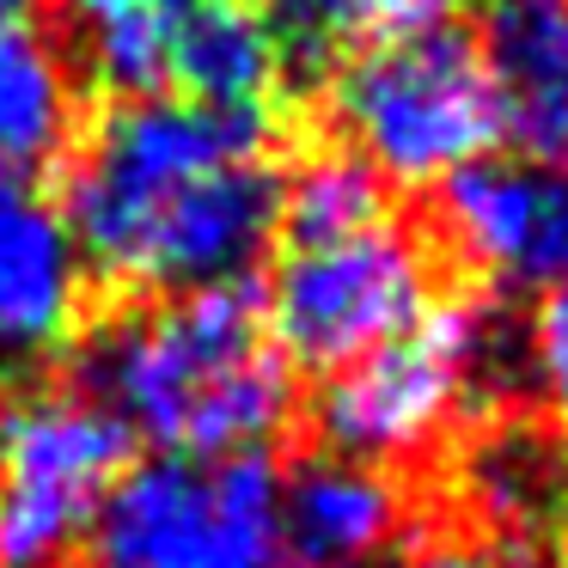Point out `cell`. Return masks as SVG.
Wrapping results in <instances>:
<instances>
[{"label":"cell","mask_w":568,"mask_h":568,"mask_svg":"<svg viewBox=\"0 0 568 568\" xmlns=\"http://www.w3.org/2000/svg\"><path fill=\"white\" fill-rule=\"evenodd\" d=\"M495 361H501L495 312L465 294H434V306L404 336H392L385 348L324 379V453H348L385 470L428 458L470 416Z\"/></svg>","instance_id":"277c9868"},{"label":"cell","mask_w":568,"mask_h":568,"mask_svg":"<svg viewBox=\"0 0 568 568\" xmlns=\"http://www.w3.org/2000/svg\"><path fill=\"white\" fill-rule=\"evenodd\" d=\"M385 214V184L343 148L306 153L294 172H282V239H336Z\"/></svg>","instance_id":"2e32d148"},{"label":"cell","mask_w":568,"mask_h":568,"mask_svg":"<svg viewBox=\"0 0 568 568\" xmlns=\"http://www.w3.org/2000/svg\"><path fill=\"white\" fill-rule=\"evenodd\" d=\"M440 239L489 287H568V165L477 160L440 190Z\"/></svg>","instance_id":"ba28073f"},{"label":"cell","mask_w":568,"mask_h":568,"mask_svg":"<svg viewBox=\"0 0 568 568\" xmlns=\"http://www.w3.org/2000/svg\"><path fill=\"white\" fill-rule=\"evenodd\" d=\"M453 0H263L275 38L300 62H324V55H348L361 43L397 38V31L446 26Z\"/></svg>","instance_id":"9a60e30c"},{"label":"cell","mask_w":568,"mask_h":568,"mask_svg":"<svg viewBox=\"0 0 568 568\" xmlns=\"http://www.w3.org/2000/svg\"><path fill=\"white\" fill-rule=\"evenodd\" d=\"M501 135L526 160L568 165V0H470Z\"/></svg>","instance_id":"8fae6325"},{"label":"cell","mask_w":568,"mask_h":568,"mask_svg":"<svg viewBox=\"0 0 568 568\" xmlns=\"http://www.w3.org/2000/svg\"><path fill=\"white\" fill-rule=\"evenodd\" d=\"M275 116L190 99H123L68 172V233L87 270L148 294L245 287L282 233Z\"/></svg>","instance_id":"6da1fadb"},{"label":"cell","mask_w":568,"mask_h":568,"mask_svg":"<svg viewBox=\"0 0 568 568\" xmlns=\"http://www.w3.org/2000/svg\"><path fill=\"white\" fill-rule=\"evenodd\" d=\"M434 306V251L404 221L355 226L336 239H300L282 245L263 294V324L287 367L343 373L361 355L404 336Z\"/></svg>","instance_id":"8992f818"},{"label":"cell","mask_w":568,"mask_h":568,"mask_svg":"<svg viewBox=\"0 0 568 568\" xmlns=\"http://www.w3.org/2000/svg\"><path fill=\"white\" fill-rule=\"evenodd\" d=\"M385 568H507L489 544H470V538H422L404 544Z\"/></svg>","instance_id":"ac0fdd59"},{"label":"cell","mask_w":568,"mask_h":568,"mask_svg":"<svg viewBox=\"0 0 568 568\" xmlns=\"http://www.w3.org/2000/svg\"><path fill=\"white\" fill-rule=\"evenodd\" d=\"M165 7H172V13H184V7H202V0H165Z\"/></svg>","instance_id":"ffe728a7"},{"label":"cell","mask_w":568,"mask_h":568,"mask_svg":"<svg viewBox=\"0 0 568 568\" xmlns=\"http://www.w3.org/2000/svg\"><path fill=\"white\" fill-rule=\"evenodd\" d=\"M74 385L153 453H270L294 422V367L245 287L116 312L80 336Z\"/></svg>","instance_id":"7a4b0ae2"},{"label":"cell","mask_w":568,"mask_h":568,"mask_svg":"<svg viewBox=\"0 0 568 568\" xmlns=\"http://www.w3.org/2000/svg\"><path fill=\"white\" fill-rule=\"evenodd\" d=\"M519 355H526L531 397H538L544 416L568 434V287L538 294V306H531V318H526V343H519Z\"/></svg>","instance_id":"e0dca14e"},{"label":"cell","mask_w":568,"mask_h":568,"mask_svg":"<svg viewBox=\"0 0 568 568\" xmlns=\"http://www.w3.org/2000/svg\"><path fill=\"white\" fill-rule=\"evenodd\" d=\"M92 544L99 568H275L282 470L270 453H153L104 495Z\"/></svg>","instance_id":"5b68a950"},{"label":"cell","mask_w":568,"mask_h":568,"mask_svg":"<svg viewBox=\"0 0 568 568\" xmlns=\"http://www.w3.org/2000/svg\"><path fill=\"white\" fill-rule=\"evenodd\" d=\"M409 489L397 470L348 453H312L282 477V556L300 568H379L409 538Z\"/></svg>","instance_id":"30bf717a"},{"label":"cell","mask_w":568,"mask_h":568,"mask_svg":"<svg viewBox=\"0 0 568 568\" xmlns=\"http://www.w3.org/2000/svg\"><path fill=\"white\" fill-rule=\"evenodd\" d=\"M26 7L31 0H0V26H7V19H26Z\"/></svg>","instance_id":"d6986e66"},{"label":"cell","mask_w":568,"mask_h":568,"mask_svg":"<svg viewBox=\"0 0 568 568\" xmlns=\"http://www.w3.org/2000/svg\"><path fill=\"white\" fill-rule=\"evenodd\" d=\"M55 13H62V31H68L62 50H74L68 62H80L111 92L148 99L165 80L172 26H178L165 0H55Z\"/></svg>","instance_id":"5bb4252c"},{"label":"cell","mask_w":568,"mask_h":568,"mask_svg":"<svg viewBox=\"0 0 568 568\" xmlns=\"http://www.w3.org/2000/svg\"><path fill=\"white\" fill-rule=\"evenodd\" d=\"M80 129V74L62 38L31 19L0 26V172L38 178L68 153Z\"/></svg>","instance_id":"4fadbf2b"},{"label":"cell","mask_w":568,"mask_h":568,"mask_svg":"<svg viewBox=\"0 0 568 568\" xmlns=\"http://www.w3.org/2000/svg\"><path fill=\"white\" fill-rule=\"evenodd\" d=\"M92 270L80 257L68 214L31 190V178L0 172V361L55 355L87 324Z\"/></svg>","instance_id":"9c48e42d"},{"label":"cell","mask_w":568,"mask_h":568,"mask_svg":"<svg viewBox=\"0 0 568 568\" xmlns=\"http://www.w3.org/2000/svg\"><path fill=\"white\" fill-rule=\"evenodd\" d=\"M331 123L379 184L434 190L489 160L501 141L489 74L470 38L453 26H422L361 43L331 68Z\"/></svg>","instance_id":"3957f363"},{"label":"cell","mask_w":568,"mask_h":568,"mask_svg":"<svg viewBox=\"0 0 568 568\" xmlns=\"http://www.w3.org/2000/svg\"><path fill=\"white\" fill-rule=\"evenodd\" d=\"M123 470V422L80 385H43L0 409V568H68Z\"/></svg>","instance_id":"52a82bcc"},{"label":"cell","mask_w":568,"mask_h":568,"mask_svg":"<svg viewBox=\"0 0 568 568\" xmlns=\"http://www.w3.org/2000/svg\"><path fill=\"white\" fill-rule=\"evenodd\" d=\"M287 68H294V55L275 38L270 13H257L245 0H202V7H184L172 26L165 80L190 104L270 116V99L282 92Z\"/></svg>","instance_id":"7c38bea8"}]
</instances>
